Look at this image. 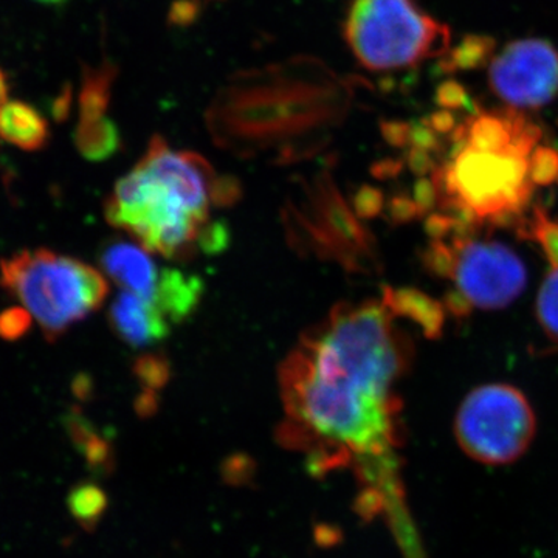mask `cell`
Returning <instances> with one entry per match:
<instances>
[{"label":"cell","instance_id":"obj_11","mask_svg":"<svg viewBox=\"0 0 558 558\" xmlns=\"http://www.w3.org/2000/svg\"><path fill=\"white\" fill-rule=\"evenodd\" d=\"M100 266L123 290L153 303L161 269L150 258L148 250L131 242H109L100 252Z\"/></svg>","mask_w":558,"mask_h":558},{"label":"cell","instance_id":"obj_3","mask_svg":"<svg viewBox=\"0 0 558 558\" xmlns=\"http://www.w3.org/2000/svg\"><path fill=\"white\" fill-rule=\"evenodd\" d=\"M218 175L199 154L174 150L153 137L134 170L117 182L105 204L110 226L126 231L149 253L189 260L199 252Z\"/></svg>","mask_w":558,"mask_h":558},{"label":"cell","instance_id":"obj_20","mask_svg":"<svg viewBox=\"0 0 558 558\" xmlns=\"http://www.w3.org/2000/svg\"><path fill=\"white\" fill-rule=\"evenodd\" d=\"M531 233L534 234L538 244L545 248L546 256H548L554 269H558V222L550 220L542 211H537L535 213Z\"/></svg>","mask_w":558,"mask_h":558},{"label":"cell","instance_id":"obj_4","mask_svg":"<svg viewBox=\"0 0 558 558\" xmlns=\"http://www.w3.org/2000/svg\"><path fill=\"white\" fill-rule=\"evenodd\" d=\"M343 105L332 87L242 84L220 95L208 126L216 145L234 156L296 163L323 149Z\"/></svg>","mask_w":558,"mask_h":558},{"label":"cell","instance_id":"obj_17","mask_svg":"<svg viewBox=\"0 0 558 558\" xmlns=\"http://www.w3.org/2000/svg\"><path fill=\"white\" fill-rule=\"evenodd\" d=\"M134 373L145 388V396L142 400H145L146 409H149L154 391L163 387L170 379V362L161 354H145L135 362Z\"/></svg>","mask_w":558,"mask_h":558},{"label":"cell","instance_id":"obj_16","mask_svg":"<svg viewBox=\"0 0 558 558\" xmlns=\"http://www.w3.org/2000/svg\"><path fill=\"white\" fill-rule=\"evenodd\" d=\"M112 70L87 69L84 73L83 87L80 94V121L100 120L106 117V110L110 102V87H112Z\"/></svg>","mask_w":558,"mask_h":558},{"label":"cell","instance_id":"obj_10","mask_svg":"<svg viewBox=\"0 0 558 558\" xmlns=\"http://www.w3.org/2000/svg\"><path fill=\"white\" fill-rule=\"evenodd\" d=\"M490 89L510 109H537L558 94V50L549 40L510 43L488 68Z\"/></svg>","mask_w":558,"mask_h":558},{"label":"cell","instance_id":"obj_21","mask_svg":"<svg viewBox=\"0 0 558 558\" xmlns=\"http://www.w3.org/2000/svg\"><path fill=\"white\" fill-rule=\"evenodd\" d=\"M31 312L25 307H11L0 314V337L3 340H20L32 326Z\"/></svg>","mask_w":558,"mask_h":558},{"label":"cell","instance_id":"obj_6","mask_svg":"<svg viewBox=\"0 0 558 558\" xmlns=\"http://www.w3.org/2000/svg\"><path fill=\"white\" fill-rule=\"evenodd\" d=\"M289 247L303 258L328 260L349 271L376 263L373 240L341 196L330 172L300 178L281 211Z\"/></svg>","mask_w":558,"mask_h":558},{"label":"cell","instance_id":"obj_27","mask_svg":"<svg viewBox=\"0 0 558 558\" xmlns=\"http://www.w3.org/2000/svg\"><path fill=\"white\" fill-rule=\"evenodd\" d=\"M36 2L47 3V5H58V3H62L64 0H36Z\"/></svg>","mask_w":558,"mask_h":558},{"label":"cell","instance_id":"obj_2","mask_svg":"<svg viewBox=\"0 0 558 558\" xmlns=\"http://www.w3.org/2000/svg\"><path fill=\"white\" fill-rule=\"evenodd\" d=\"M539 138L538 128L510 108L462 124L435 179L454 222L499 223L523 211L535 186L558 174L557 154L539 148Z\"/></svg>","mask_w":558,"mask_h":558},{"label":"cell","instance_id":"obj_19","mask_svg":"<svg viewBox=\"0 0 558 558\" xmlns=\"http://www.w3.org/2000/svg\"><path fill=\"white\" fill-rule=\"evenodd\" d=\"M495 43L490 38H483V36H472L465 38L459 44L457 50L451 51L449 61L450 70L458 69H475L484 64L490 51L494 50Z\"/></svg>","mask_w":558,"mask_h":558},{"label":"cell","instance_id":"obj_12","mask_svg":"<svg viewBox=\"0 0 558 558\" xmlns=\"http://www.w3.org/2000/svg\"><path fill=\"white\" fill-rule=\"evenodd\" d=\"M109 322L113 332L132 348L153 347L171 332V323L153 303L126 290L110 306Z\"/></svg>","mask_w":558,"mask_h":558},{"label":"cell","instance_id":"obj_9","mask_svg":"<svg viewBox=\"0 0 558 558\" xmlns=\"http://www.w3.org/2000/svg\"><path fill=\"white\" fill-rule=\"evenodd\" d=\"M438 274L449 275L459 307L501 310L526 286V269L512 250L499 242L454 238L435 242L429 256Z\"/></svg>","mask_w":558,"mask_h":558},{"label":"cell","instance_id":"obj_1","mask_svg":"<svg viewBox=\"0 0 558 558\" xmlns=\"http://www.w3.org/2000/svg\"><path fill=\"white\" fill-rule=\"evenodd\" d=\"M385 301L341 303L300 337L278 371V439L314 472L363 468L398 446L395 387L410 343Z\"/></svg>","mask_w":558,"mask_h":558},{"label":"cell","instance_id":"obj_26","mask_svg":"<svg viewBox=\"0 0 558 558\" xmlns=\"http://www.w3.org/2000/svg\"><path fill=\"white\" fill-rule=\"evenodd\" d=\"M10 95V84L9 78H7L5 72L0 69V106L7 105L9 102Z\"/></svg>","mask_w":558,"mask_h":558},{"label":"cell","instance_id":"obj_7","mask_svg":"<svg viewBox=\"0 0 558 558\" xmlns=\"http://www.w3.org/2000/svg\"><path fill=\"white\" fill-rule=\"evenodd\" d=\"M344 38L363 68L387 72L439 57L449 50L450 31L414 0H354Z\"/></svg>","mask_w":558,"mask_h":558},{"label":"cell","instance_id":"obj_15","mask_svg":"<svg viewBox=\"0 0 558 558\" xmlns=\"http://www.w3.org/2000/svg\"><path fill=\"white\" fill-rule=\"evenodd\" d=\"M75 146L86 160H108L121 149L119 128L108 117L89 123L80 121L75 131Z\"/></svg>","mask_w":558,"mask_h":558},{"label":"cell","instance_id":"obj_14","mask_svg":"<svg viewBox=\"0 0 558 558\" xmlns=\"http://www.w3.org/2000/svg\"><path fill=\"white\" fill-rule=\"evenodd\" d=\"M0 137L24 150H39L49 143V123L43 113L24 101L0 106Z\"/></svg>","mask_w":558,"mask_h":558},{"label":"cell","instance_id":"obj_25","mask_svg":"<svg viewBox=\"0 0 558 558\" xmlns=\"http://www.w3.org/2000/svg\"><path fill=\"white\" fill-rule=\"evenodd\" d=\"M70 106H72V90L65 89L62 92L61 97H58L51 106V116L57 121H64L70 113Z\"/></svg>","mask_w":558,"mask_h":558},{"label":"cell","instance_id":"obj_13","mask_svg":"<svg viewBox=\"0 0 558 558\" xmlns=\"http://www.w3.org/2000/svg\"><path fill=\"white\" fill-rule=\"evenodd\" d=\"M204 282L196 275L175 269H161L153 304L171 325L183 323L199 307Z\"/></svg>","mask_w":558,"mask_h":558},{"label":"cell","instance_id":"obj_22","mask_svg":"<svg viewBox=\"0 0 558 558\" xmlns=\"http://www.w3.org/2000/svg\"><path fill=\"white\" fill-rule=\"evenodd\" d=\"M230 231L226 223L216 220V222H208L201 231L199 252L207 253V255H218L229 247Z\"/></svg>","mask_w":558,"mask_h":558},{"label":"cell","instance_id":"obj_23","mask_svg":"<svg viewBox=\"0 0 558 558\" xmlns=\"http://www.w3.org/2000/svg\"><path fill=\"white\" fill-rule=\"evenodd\" d=\"M242 189L240 182L231 175L216 178L213 186V205L215 207H230L241 199Z\"/></svg>","mask_w":558,"mask_h":558},{"label":"cell","instance_id":"obj_24","mask_svg":"<svg viewBox=\"0 0 558 558\" xmlns=\"http://www.w3.org/2000/svg\"><path fill=\"white\" fill-rule=\"evenodd\" d=\"M380 197L374 190H362L355 201V208L360 216H373L379 211Z\"/></svg>","mask_w":558,"mask_h":558},{"label":"cell","instance_id":"obj_18","mask_svg":"<svg viewBox=\"0 0 558 558\" xmlns=\"http://www.w3.org/2000/svg\"><path fill=\"white\" fill-rule=\"evenodd\" d=\"M537 317L548 339L558 344V269L550 271L539 289Z\"/></svg>","mask_w":558,"mask_h":558},{"label":"cell","instance_id":"obj_5","mask_svg":"<svg viewBox=\"0 0 558 558\" xmlns=\"http://www.w3.org/2000/svg\"><path fill=\"white\" fill-rule=\"evenodd\" d=\"M0 286L31 312L49 341L100 310L109 293L100 271L44 248L0 260Z\"/></svg>","mask_w":558,"mask_h":558},{"label":"cell","instance_id":"obj_8","mask_svg":"<svg viewBox=\"0 0 558 558\" xmlns=\"http://www.w3.org/2000/svg\"><path fill=\"white\" fill-rule=\"evenodd\" d=\"M535 414L520 389L486 385L473 389L459 407L454 436L475 461L505 465L523 457L535 436Z\"/></svg>","mask_w":558,"mask_h":558}]
</instances>
